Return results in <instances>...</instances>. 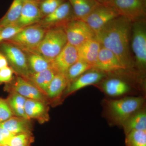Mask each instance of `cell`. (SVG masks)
<instances>
[{
  "label": "cell",
  "mask_w": 146,
  "mask_h": 146,
  "mask_svg": "<svg viewBox=\"0 0 146 146\" xmlns=\"http://www.w3.org/2000/svg\"><path fill=\"white\" fill-rule=\"evenodd\" d=\"M131 23L120 16L96 33V39L101 46L115 54L126 70L134 67L130 48Z\"/></svg>",
  "instance_id": "1"
},
{
  "label": "cell",
  "mask_w": 146,
  "mask_h": 146,
  "mask_svg": "<svg viewBox=\"0 0 146 146\" xmlns=\"http://www.w3.org/2000/svg\"><path fill=\"white\" fill-rule=\"evenodd\" d=\"M68 42L63 28L47 29L36 51L47 60L52 62Z\"/></svg>",
  "instance_id": "2"
},
{
  "label": "cell",
  "mask_w": 146,
  "mask_h": 146,
  "mask_svg": "<svg viewBox=\"0 0 146 146\" xmlns=\"http://www.w3.org/2000/svg\"><path fill=\"white\" fill-rule=\"evenodd\" d=\"M144 102L141 97L111 100L108 102V110L115 123L122 126L129 117L141 109Z\"/></svg>",
  "instance_id": "3"
},
{
  "label": "cell",
  "mask_w": 146,
  "mask_h": 146,
  "mask_svg": "<svg viewBox=\"0 0 146 146\" xmlns=\"http://www.w3.org/2000/svg\"><path fill=\"white\" fill-rule=\"evenodd\" d=\"M131 50L134 56V66L145 71L146 67V21L142 19L131 23Z\"/></svg>",
  "instance_id": "4"
},
{
  "label": "cell",
  "mask_w": 146,
  "mask_h": 146,
  "mask_svg": "<svg viewBox=\"0 0 146 146\" xmlns=\"http://www.w3.org/2000/svg\"><path fill=\"white\" fill-rule=\"evenodd\" d=\"M46 30L35 24L24 28L5 42L13 44L24 51L36 50Z\"/></svg>",
  "instance_id": "5"
},
{
  "label": "cell",
  "mask_w": 146,
  "mask_h": 146,
  "mask_svg": "<svg viewBox=\"0 0 146 146\" xmlns=\"http://www.w3.org/2000/svg\"><path fill=\"white\" fill-rule=\"evenodd\" d=\"M0 52L5 56L14 74L28 80L31 73L26 55L23 50L13 44L5 42L0 44Z\"/></svg>",
  "instance_id": "6"
},
{
  "label": "cell",
  "mask_w": 146,
  "mask_h": 146,
  "mask_svg": "<svg viewBox=\"0 0 146 146\" xmlns=\"http://www.w3.org/2000/svg\"><path fill=\"white\" fill-rule=\"evenodd\" d=\"M106 5L131 23L146 19V0H112Z\"/></svg>",
  "instance_id": "7"
},
{
  "label": "cell",
  "mask_w": 146,
  "mask_h": 146,
  "mask_svg": "<svg viewBox=\"0 0 146 146\" xmlns=\"http://www.w3.org/2000/svg\"><path fill=\"white\" fill-rule=\"evenodd\" d=\"M68 43L76 47L96 37V33L84 21L75 18L63 27Z\"/></svg>",
  "instance_id": "8"
},
{
  "label": "cell",
  "mask_w": 146,
  "mask_h": 146,
  "mask_svg": "<svg viewBox=\"0 0 146 146\" xmlns=\"http://www.w3.org/2000/svg\"><path fill=\"white\" fill-rule=\"evenodd\" d=\"M5 89L9 92H16L27 99L37 100L47 104L49 102L46 95L40 89L21 76L16 75L12 81L6 84Z\"/></svg>",
  "instance_id": "9"
},
{
  "label": "cell",
  "mask_w": 146,
  "mask_h": 146,
  "mask_svg": "<svg viewBox=\"0 0 146 146\" xmlns=\"http://www.w3.org/2000/svg\"><path fill=\"white\" fill-rule=\"evenodd\" d=\"M119 16V13L113 7L98 3L83 21L96 33L110 21Z\"/></svg>",
  "instance_id": "10"
},
{
  "label": "cell",
  "mask_w": 146,
  "mask_h": 146,
  "mask_svg": "<svg viewBox=\"0 0 146 146\" xmlns=\"http://www.w3.org/2000/svg\"><path fill=\"white\" fill-rule=\"evenodd\" d=\"M74 18L72 9L67 1L60 5L52 13L43 17L36 24L46 29L54 27L63 28L65 24Z\"/></svg>",
  "instance_id": "11"
},
{
  "label": "cell",
  "mask_w": 146,
  "mask_h": 146,
  "mask_svg": "<svg viewBox=\"0 0 146 146\" xmlns=\"http://www.w3.org/2000/svg\"><path fill=\"white\" fill-rule=\"evenodd\" d=\"M106 73L96 68H92L68 84L63 94L65 96L89 85L102 81Z\"/></svg>",
  "instance_id": "12"
},
{
  "label": "cell",
  "mask_w": 146,
  "mask_h": 146,
  "mask_svg": "<svg viewBox=\"0 0 146 146\" xmlns=\"http://www.w3.org/2000/svg\"><path fill=\"white\" fill-rule=\"evenodd\" d=\"M79 59L76 47L67 43L51 62V68L57 73L65 74L69 68Z\"/></svg>",
  "instance_id": "13"
},
{
  "label": "cell",
  "mask_w": 146,
  "mask_h": 146,
  "mask_svg": "<svg viewBox=\"0 0 146 146\" xmlns=\"http://www.w3.org/2000/svg\"><path fill=\"white\" fill-rule=\"evenodd\" d=\"M39 4L30 0H25L20 17L13 25L24 28L38 23L42 18Z\"/></svg>",
  "instance_id": "14"
},
{
  "label": "cell",
  "mask_w": 146,
  "mask_h": 146,
  "mask_svg": "<svg viewBox=\"0 0 146 146\" xmlns=\"http://www.w3.org/2000/svg\"><path fill=\"white\" fill-rule=\"evenodd\" d=\"M94 68L106 74L126 70L115 54L102 46Z\"/></svg>",
  "instance_id": "15"
},
{
  "label": "cell",
  "mask_w": 146,
  "mask_h": 146,
  "mask_svg": "<svg viewBox=\"0 0 146 146\" xmlns=\"http://www.w3.org/2000/svg\"><path fill=\"white\" fill-rule=\"evenodd\" d=\"M48 104L37 100L27 99L25 105L26 114L30 119H35L40 123L49 120Z\"/></svg>",
  "instance_id": "16"
},
{
  "label": "cell",
  "mask_w": 146,
  "mask_h": 146,
  "mask_svg": "<svg viewBox=\"0 0 146 146\" xmlns=\"http://www.w3.org/2000/svg\"><path fill=\"white\" fill-rule=\"evenodd\" d=\"M101 46L96 37L87 40L76 47L79 59L86 61L94 68Z\"/></svg>",
  "instance_id": "17"
},
{
  "label": "cell",
  "mask_w": 146,
  "mask_h": 146,
  "mask_svg": "<svg viewBox=\"0 0 146 146\" xmlns=\"http://www.w3.org/2000/svg\"><path fill=\"white\" fill-rule=\"evenodd\" d=\"M30 120L14 115L0 123V125L14 134L32 133L33 127Z\"/></svg>",
  "instance_id": "18"
},
{
  "label": "cell",
  "mask_w": 146,
  "mask_h": 146,
  "mask_svg": "<svg viewBox=\"0 0 146 146\" xmlns=\"http://www.w3.org/2000/svg\"><path fill=\"white\" fill-rule=\"evenodd\" d=\"M102 88L106 94L110 96H119L127 94L130 90V86L124 80L112 77L103 82Z\"/></svg>",
  "instance_id": "19"
},
{
  "label": "cell",
  "mask_w": 146,
  "mask_h": 146,
  "mask_svg": "<svg viewBox=\"0 0 146 146\" xmlns=\"http://www.w3.org/2000/svg\"><path fill=\"white\" fill-rule=\"evenodd\" d=\"M68 84L65 74L58 73L56 74L48 86L45 94L49 101L53 100L60 98Z\"/></svg>",
  "instance_id": "20"
},
{
  "label": "cell",
  "mask_w": 146,
  "mask_h": 146,
  "mask_svg": "<svg viewBox=\"0 0 146 146\" xmlns=\"http://www.w3.org/2000/svg\"><path fill=\"white\" fill-rule=\"evenodd\" d=\"M24 51L26 55L31 74L39 72L52 68L51 62L47 60L36 50Z\"/></svg>",
  "instance_id": "21"
},
{
  "label": "cell",
  "mask_w": 146,
  "mask_h": 146,
  "mask_svg": "<svg viewBox=\"0 0 146 146\" xmlns=\"http://www.w3.org/2000/svg\"><path fill=\"white\" fill-rule=\"evenodd\" d=\"M76 19L83 21L98 3L96 0H68Z\"/></svg>",
  "instance_id": "22"
},
{
  "label": "cell",
  "mask_w": 146,
  "mask_h": 146,
  "mask_svg": "<svg viewBox=\"0 0 146 146\" xmlns=\"http://www.w3.org/2000/svg\"><path fill=\"white\" fill-rule=\"evenodd\" d=\"M56 74L52 68H50L39 72L31 74L27 80L33 84L45 95L48 86Z\"/></svg>",
  "instance_id": "23"
},
{
  "label": "cell",
  "mask_w": 146,
  "mask_h": 146,
  "mask_svg": "<svg viewBox=\"0 0 146 146\" xmlns=\"http://www.w3.org/2000/svg\"><path fill=\"white\" fill-rule=\"evenodd\" d=\"M125 134L132 131L146 130V113L145 110H139L133 114L123 125Z\"/></svg>",
  "instance_id": "24"
},
{
  "label": "cell",
  "mask_w": 146,
  "mask_h": 146,
  "mask_svg": "<svg viewBox=\"0 0 146 146\" xmlns=\"http://www.w3.org/2000/svg\"><path fill=\"white\" fill-rule=\"evenodd\" d=\"M25 0H13L7 12L0 19V28L14 25L21 15Z\"/></svg>",
  "instance_id": "25"
},
{
  "label": "cell",
  "mask_w": 146,
  "mask_h": 146,
  "mask_svg": "<svg viewBox=\"0 0 146 146\" xmlns=\"http://www.w3.org/2000/svg\"><path fill=\"white\" fill-rule=\"evenodd\" d=\"M6 100L14 116L30 119L27 116L25 110V105L27 98L16 93L11 91Z\"/></svg>",
  "instance_id": "26"
},
{
  "label": "cell",
  "mask_w": 146,
  "mask_h": 146,
  "mask_svg": "<svg viewBox=\"0 0 146 146\" xmlns=\"http://www.w3.org/2000/svg\"><path fill=\"white\" fill-rule=\"evenodd\" d=\"M92 68H94L92 65L84 60L79 59L69 68L65 74L68 83H70L83 73Z\"/></svg>",
  "instance_id": "27"
},
{
  "label": "cell",
  "mask_w": 146,
  "mask_h": 146,
  "mask_svg": "<svg viewBox=\"0 0 146 146\" xmlns=\"http://www.w3.org/2000/svg\"><path fill=\"white\" fill-rule=\"evenodd\" d=\"M125 146H146V130L132 131L125 135Z\"/></svg>",
  "instance_id": "28"
},
{
  "label": "cell",
  "mask_w": 146,
  "mask_h": 146,
  "mask_svg": "<svg viewBox=\"0 0 146 146\" xmlns=\"http://www.w3.org/2000/svg\"><path fill=\"white\" fill-rule=\"evenodd\" d=\"M34 141L32 133H19L12 136L7 145L9 146H32Z\"/></svg>",
  "instance_id": "29"
},
{
  "label": "cell",
  "mask_w": 146,
  "mask_h": 146,
  "mask_svg": "<svg viewBox=\"0 0 146 146\" xmlns=\"http://www.w3.org/2000/svg\"><path fill=\"white\" fill-rule=\"evenodd\" d=\"M64 2V0H42L39 4L42 18L52 13Z\"/></svg>",
  "instance_id": "30"
},
{
  "label": "cell",
  "mask_w": 146,
  "mask_h": 146,
  "mask_svg": "<svg viewBox=\"0 0 146 146\" xmlns=\"http://www.w3.org/2000/svg\"><path fill=\"white\" fill-rule=\"evenodd\" d=\"M23 29L14 25L0 28V44L10 39Z\"/></svg>",
  "instance_id": "31"
},
{
  "label": "cell",
  "mask_w": 146,
  "mask_h": 146,
  "mask_svg": "<svg viewBox=\"0 0 146 146\" xmlns=\"http://www.w3.org/2000/svg\"><path fill=\"white\" fill-rule=\"evenodd\" d=\"M13 115L6 100L0 98V123L6 121Z\"/></svg>",
  "instance_id": "32"
},
{
  "label": "cell",
  "mask_w": 146,
  "mask_h": 146,
  "mask_svg": "<svg viewBox=\"0 0 146 146\" xmlns=\"http://www.w3.org/2000/svg\"><path fill=\"white\" fill-rule=\"evenodd\" d=\"M14 71L9 66L0 70V84L9 83L13 79Z\"/></svg>",
  "instance_id": "33"
},
{
  "label": "cell",
  "mask_w": 146,
  "mask_h": 146,
  "mask_svg": "<svg viewBox=\"0 0 146 146\" xmlns=\"http://www.w3.org/2000/svg\"><path fill=\"white\" fill-rule=\"evenodd\" d=\"M15 134L11 133L7 129L0 125V144L7 145L11 138Z\"/></svg>",
  "instance_id": "34"
},
{
  "label": "cell",
  "mask_w": 146,
  "mask_h": 146,
  "mask_svg": "<svg viewBox=\"0 0 146 146\" xmlns=\"http://www.w3.org/2000/svg\"><path fill=\"white\" fill-rule=\"evenodd\" d=\"M9 65L6 57L2 53L0 52V70L7 67Z\"/></svg>",
  "instance_id": "35"
},
{
  "label": "cell",
  "mask_w": 146,
  "mask_h": 146,
  "mask_svg": "<svg viewBox=\"0 0 146 146\" xmlns=\"http://www.w3.org/2000/svg\"><path fill=\"white\" fill-rule=\"evenodd\" d=\"M96 1L98 3H100L106 4L112 0H96Z\"/></svg>",
  "instance_id": "36"
},
{
  "label": "cell",
  "mask_w": 146,
  "mask_h": 146,
  "mask_svg": "<svg viewBox=\"0 0 146 146\" xmlns=\"http://www.w3.org/2000/svg\"><path fill=\"white\" fill-rule=\"evenodd\" d=\"M30 1H33L35 2L40 3L41 0H30Z\"/></svg>",
  "instance_id": "37"
},
{
  "label": "cell",
  "mask_w": 146,
  "mask_h": 146,
  "mask_svg": "<svg viewBox=\"0 0 146 146\" xmlns=\"http://www.w3.org/2000/svg\"><path fill=\"white\" fill-rule=\"evenodd\" d=\"M1 146H9L7 145H1Z\"/></svg>",
  "instance_id": "38"
},
{
  "label": "cell",
  "mask_w": 146,
  "mask_h": 146,
  "mask_svg": "<svg viewBox=\"0 0 146 146\" xmlns=\"http://www.w3.org/2000/svg\"><path fill=\"white\" fill-rule=\"evenodd\" d=\"M1 144H0V146H1Z\"/></svg>",
  "instance_id": "39"
}]
</instances>
